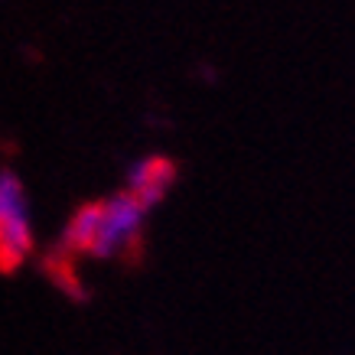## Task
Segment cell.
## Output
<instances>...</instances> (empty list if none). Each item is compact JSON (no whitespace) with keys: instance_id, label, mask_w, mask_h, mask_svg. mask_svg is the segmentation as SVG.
Masks as SVG:
<instances>
[{"instance_id":"1","label":"cell","mask_w":355,"mask_h":355,"mask_svg":"<svg viewBox=\"0 0 355 355\" xmlns=\"http://www.w3.org/2000/svg\"><path fill=\"white\" fill-rule=\"evenodd\" d=\"M33 251L36 238H33L26 189L13 170H0V274L3 277L17 274Z\"/></svg>"},{"instance_id":"2","label":"cell","mask_w":355,"mask_h":355,"mask_svg":"<svg viewBox=\"0 0 355 355\" xmlns=\"http://www.w3.org/2000/svg\"><path fill=\"white\" fill-rule=\"evenodd\" d=\"M59 251L76 261L82 254L88 258H108V238H105V199H92V202L78 205L76 216L69 218L62 232Z\"/></svg>"},{"instance_id":"3","label":"cell","mask_w":355,"mask_h":355,"mask_svg":"<svg viewBox=\"0 0 355 355\" xmlns=\"http://www.w3.org/2000/svg\"><path fill=\"white\" fill-rule=\"evenodd\" d=\"M176 176H180V170H176L173 160H166V157H147V160H140L130 166L128 186H124V189L150 212L153 205L163 202L166 193L176 186Z\"/></svg>"}]
</instances>
